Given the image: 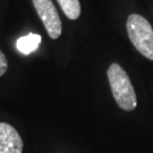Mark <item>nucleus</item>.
<instances>
[{"instance_id": "5", "label": "nucleus", "mask_w": 153, "mask_h": 153, "mask_svg": "<svg viewBox=\"0 0 153 153\" xmlns=\"http://www.w3.org/2000/svg\"><path fill=\"white\" fill-rule=\"evenodd\" d=\"M40 43H41V36L35 33H30L17 40L16 48L23 55H30L38 49Z\"/></svg>"}, {"instance_id": "2", "label": "nucleus", "mask_w": 153, "mask_h": 153, "mask_svg": "<svg viewBox=\"0 0 153 153\" xmlns=\"http://www.w3.org/2000/svg\"><path fill=\"white\" fill-rule=\"evenodd\" d=\"M127 34L136 50L145 58L153 60V28L146 18L131 14L126 23Z\"/></svg>"}, {"instance_id": "3", "label": "nucleus", "mask_w": 153, "mask_h": 153, "mask_svg": "<svg viewBox=\"0 0 153 153\" xmlns=\"http://www.w3.org/2000/svg\"><path fill=\"white\" fill-rule=\"evenodd\" d=\"M39 17L51 39H58L61 35L62 25L56 6L51 0H32Z\"/></svg>"}, {"instance_id": "4", "label": "nucleus", "mask_w": 153, "mask_h": 153, "mask_svg": "<svg viewBox=\"0 0 153 153\" xmlns=\"http://www.w3.org/2000/svg\"><path fill=\"white\" fill-rule=\"evenodd\" d=\"M23 140L18 131L7 123H0V153H22Z\"/></svg>"}, {"instance_id": "7", "label": "nucleus", "mask_w": 153, "mask_h": 153, "mask_svg": "<svg viewBox=\"0 0 153 153\" xmlns=\"http://www.w3.org/2000/svg\"><path fill=\"white\" fill-rule=\"evenodd\" d=\"M8 69V61L6 59L4 52L0 50V77L5 74Z\"/></svg>"}, {"instance_id": "6", "label": "nucleus", "mask_w": 153, "mask_h": 153, "mask_svg": "<svg viewBox=\"0 0 153 153\" xmlns=\"http://www.w3.org/2000/svg\"><path fill=\"white\" fill-rule=\"evenodd\" d=\"M66 16L71 21L77 19L81 15L79 0H57Z\"/></svg>"}, {"instance_id": "1", "label": "nucleus", "mask_w": 153, "mask_h": 153, "mask_svg": "<svg viewBox=\"0 0 153 153\" xmlns=\"http://www.w3.org/2000/svg\"><path fill=\"white\" fill-rule=\"evenodd\" d=\"M107 74L117 104L125 111L135 109L137 105L136 93L125 69L118 64H111Z\"/></svg>"}]
</instances>
